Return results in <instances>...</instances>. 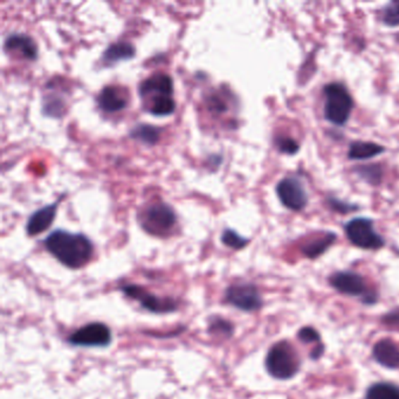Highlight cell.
<instances>
[{
	"instance_id": "cell-9",
	"label": "cell",
	"mask_w": 399,
	"mask_h": 399,
	"mask_svg": "<svg viewBox=\"0 0 399 399\" xmlns=\"http://www.w3.org/2000/svg\"><path fill=\"white\" fill-rule=\"evenodd\" d=\"M68 342L78 347H107L111 342V328L101 322H92L73 333Z\"/></svg>"
},
{
	"instance_id": "cell-7",
	"label": "cell",
	"mask_w": 399,
	"mask_h": 399,
	"mask_svg": "<svg viewBox=\"0 0 399 399\" xmlns=\"http://www.w3.org/2000/svg\"><path fill=\"white\" fill-rule=\"evenodd\" d=\"M225 300L231 306L247 313L260 309L264 303L257 286L252 283H237L230 286L225 293Z\"/></svg>"
},
{
	"instance_id": "cell-13",
	"label": "cell",
	"mask_w": 399,
	"mask_h": 399,
	"mask_svg": "<svg viewBox=\"0 0 399 399\" xmlns=\"http://www.w3.org/2000/svg\"><path fill=\"white\" fill-rule=\"evenodd\" d=\"M372 357L383 368L396 370L399 368V348L393 340L383 338L374 345Z\"/></svg>"
},
{
	"instance_id": "cell-17",
	"label": "cell",
	"mask_w": 399,
	"mask_h": 399,
	"mask_svg": "<svg viewBox=\"0 0 399 399\" xmlns=\"http://www.w3.org/2000/svg\"><path fill=\"white\" fill-rule=\"evenodd\" d=\"M135 47L129 42H120L109 46L104 53V61L106 63H116L134 58Z\"/></svg>"
},
{
	"instance_id": "cell-28",
	"label": "cell",
	"mask_w": 399,
	"mask_h": 399,
	"mask_svg": "<svg viewBox=\"0 0 399 399\" xmlns=\"http://www.w3.org/2000/svg\"><path fill=\"white\" fill-rule=\"evenodd\" d=\"M382 322L386 326H390V327H398L399 326V309L391 310L389 313H386L384 317H382Z\"/></svg>"
},
{
	"instance_id": "cell-24",
	"label": "cell",
	"mask_w": 399,
	"mask_h": 399,
	"mask_svg": "<svg viewBox=\"0 0 399 399\" xmlns=\"http://www.w3.org/2000/svg\"><path fill=\"white\" fill-rule=\"evenodd\" d=\"M221 241L228 247L233 248V250H241L245 246H247L248 243H250L248 239L241 237L233 230H225L223 232V235H221Z\"/></svg>"
},
{
	"instance_id": "cell-1",
	"label": "cell",
	"mask_w": 399,
	"mask_h": 399,
	"mask_svg": "<svg viewBox=\"0 0 399 399\" xmlns=\"http://www.w3.org/2000/svg\"><path fill=\"white\" fill-rule=\"evenodd\" d=\"M45 247L62 265L68 269H81L93 255L92 241L81 233L54 231L45 239Z\"/></svg>"
},
{
	"instance_id": "cell-19",
	"label": "cell",
	"mask_w": 399,
	"mask_h": 399,
	"mask_svg": "<svg viewBox=\"0 0 399 399\" xmlns=\"http://www.w3.org/2000/svg\"><path fill=\"white\" fill-rule=\"evenodd\" d=\"M159 136H161V130L159 128L149 124H137L130 130L131 138L147 145H155L159 141Z\"/></svg>"
},
{
	"instance_id": "cell-25",
	"label": "cell",
	"mask_w": 399,
	"mask_h": 399,
	"mask_svg": "<svg viewBox=\"0 0 399 399\" xmlns=\"http://www.w3.org/2000/svg\"><path fill=\"white\" fill-rule=\"evenodd\" d=\"M383 23L391 27L399 26V0L386 5L383 11Z\"/></svg>"
},
{
	"instance_id": "cell-16",
	"label": "cell",
	"mask_w": 399,
	"mask_h": 399,
	"mask_svg": "<svg viewBox=\"0 0 399 399\" xmlns=\"http://www.w3.org/2000/svg\"><path fill=\"white\" fill-rule=\"evenodd\" d=\"M384 152V147L372 142H354L349 147L348 157L349 159H369L381 155Z\"/></svg>"
},
{
	"instance_id": "cell-12",
	"label": "cell",
	"mask_w": 399,
	"mask_h": 399,
	"mask_svg": "<svg viewBox=\"0 0 399 399\" xmlns=\"http://www.w3.org/2000/svg\"><path fill=\"white\" fill-rule=\"evenodd\" d=\"M5 52L12 56H19L26 60H35L38 56V49L35 40L26 35H11L4 44Z\"/></svg>"
},
{
	"instance_id": "cell-20",
	"label": "cell",
	"mask_w": 399,
	"mask_h": 399,
	"mask_svg": "<svg viewBox=\"0 0 399 399\" xmlns=\"http://www.w3.org/2000/svg\"><path fill=\"white\" fill-rule=\"evenodd\" d=\"M365 399H399V388L393 383H375L365 393Z\"/></svg>"
},
{
	"instance_id": "cell-14",
	"label": "cell",
	"mask_w": 399,
	"mask_h": 399,
	"mask_svg": "<svg viewBox=\"0 0 399 399\" xmlns=\"http://www.w3.org/2000/svg\"><path fill=\"white\" fill-rule=\"evenodd\" d=\"M97 104L106 113L123 111L128 106V94L120 87H104L97 97Z\"/></svg>"
},
{
	"instance_id": "cell-8",
	"label": "cell",
	"mask_w": 399,
	"mask_h": 399,
	"mask_svg": "<svg viewBox=\"0 0 399 399\" xmlns=\"http://www.w3.org/2000/svg\"><path fill=\"white\" fill-rule=\"evenodd\" d=\"M125 295L141 303L145 309L152 313H171L177 309V302L169 297H159L152 292L137 285H124L121 287Z\"/></svg>"
},
{
	"instance_id": "cell-3",
	"label": "cell",
	"mask_w": 399,
	"mask_h": 399,
	"mask_svg": "<svg viewBox=\"0 0 399 399\" xmlns=\"http://www.w3.org/2000/svg\"><path fill=\"white\" fill-rule=\"evenodd\" d=\"M324 93L326 97L324 117L331 123L342 127L350 117L354 107L352 97L345 86L338 82L328 83L324 87Z\"/></svg>"
},
{
	"instance_id": "cell-26",
	"label": "cell",
	"mask_w": 399,
	"mask_h": 399,
	"mask_svg": "<svg viewBox=\"0 0 399 399\" xmlns=\"http://www.w3.org/2000/svg\"><path fill=\"white\" fill-rule=\"evenodd\" d=\"M276 145L279 149V152L286 155H295L300 150V145L295 140L285 136L276 138Z\"/></svg>"
},
{
	"instance_id": "cell-2",
	"label": "cell",
	"mask_w": 399,
	"mask_h": 399,
	"mask_svg": "<svg viewBox=\"0 0 399 399\" xmlns=\"http://www.w3.org/2000/svg\"><path fill=\"white\" fill-rule=\"evenodd\" d=\"M266 370L273 379L288 381L299 374L301 360L289 341H279L269 348L266 356Z\"/></svg>"
},
{
	"instance_id": "cell-29",
	"label": "cell",
	"mask_w": 399,
	"mask_h": 399,
	"mask_svg": "<svg viewBox=\"0 0 399 399\" xmlns=\"http://www.w3.org/2000/svg\"><path fill=\"white\" fill-rule=\"evenodd\" d=\"M331 207L334 209V210L338 211V212H342V214H347V212H350V211L357 210L358 207H352V205H349V204H344L342 202H338L336 200H331Z\"/></svg>"
},
{
	"instance_id": "cell-10",
	"label": "cell",
	"mask_w": 399,
	"mask_h": 399,
	"mask_svg": "<svg viewBox=\"0 0 399 399\" xmlns=\"http://www.w3.org/2000/svg\"><path fill=\"white\" fill-rule=\"evenodd\" d=\"M276 193L283 207L292 211H301L308 203V196L302 183L294 177L283 178L276 186Z\"/></svg>"
},
{
	"instance_id": "cell-23",
	"label": "cell",
	"mask_w": 399,
	"mask_h": 399,
	"mask_svg": "<svg viewBox=\"0 0 399 399\" xmlns=\"http://www.w3.org/2000/svg\"><path fill=\"white\" fill-rule=\"evenodd\" d=\"M207 107L212 114H225L228 111V101L224 93L214 92L207 99Z\"/></svg>"
},
{
	"instance_id": "cell-4",
	"label": "cell",
	"mask_w": 399,
	"mask_h": 399,
	"mask_svg": "<svg viewBox=\"0 0 399 399\" xmlns=\"http://www.w3.org/2000/svg\"><path fill=\"white\" fill-rule=\"evenodd\" d=\"M329 283L340 294L360 297L365 305H375L379 301L377 293L370 290L364 278L352 271H340L331 274Z\"/></svg>"
},
{
	"instance_id": "cell-27",
	"label": "cell",
	"mask_w": 399,
	"mask_h": 399,
	"mask_svg": "<svg viewBox=\"0 0 399 399\" xmlns=\"http://www.w3.org/2000/svg\"><path fill=\"white\" fill-rule=\"evenodd\" d=\"M297 338L302 343L310 344V343H322L321 342V335L319 334V331L313 327H303L297 331Z\"/></svg>"
},
{
	"instance_id": "cell-6",
	"label": "cell",
	"mask_w": 399,
	"mask_h": 399,
	"mask_svg": "<svg viewBox=\"0 0 399 399\" xmlns=\"http://www.w3.org/2000/svg\"><path fill=\"white\" fill-rule=\"evenodd\" d=\"M345 233L351 244L362 250H379L386 241L374 230V223L368 218H355L345 225Z\"/></svg>"
},
{
	"instance_id": "cell-15",
	"label": "cell",
	"mask_w": 399,
	"mask_h": 399,
	"mask_svg": "<svg viewBox=\"0 0 399 399\" xmlns=\"http://www.w3.org/2000/svg\"><path fill=\"white\" fill-rule=\"evenodd\" d=\"M56 210H58V202L35 211L28 219L27 225H26V232L28 235L33 237L47 230L56 219Z\"/></svg>"
},
{
	"instance_id": "cell-5",
	"label": "cell",
	"mask_w": 399,
	"mask_h": 399,
	"mask_svg": "<svg viewBox=\"0 0 399 399\" xmlns=\"http://www.w3.org/2000/svg\"><path fill=\"white\" fill-rule=\"evenodd\" d=\"M177 223L175 211L164 203L152 204L141 216V226L152 235L164 237Z\"/></svg>"
},
{
	"instance_id": "cell-21",
	"label": "cell",
	"mask_w": 399,
	"mask_h": 399,
	"mask_svg": "<svg viewBox=\"0 0 399 399\" xmlns=\"http://www.w3.org/2000/svg\"><path fill=\"white\" fill-rule=\"evenodd\" d=\"M145 104L149 113L155 116H168L173 114L176 111L175 100L172 97H156Z\"/></svg>"
},
{
	"instance_id": "cell-22",
	"label": "cell",
	"mask_w": 399,
	"mask_h": 399,
	"mask_svg": "<svg viewBox=\"0 0 399 399\" xmlns=\"http://www.w3.org/2000/svg\"><path fill=\"white\" fill-rule=\"evenodd\" d=\"M355 171L357 172L358 176L365 182H368L372 185H379L382 182L383 170L379 166H364L355 168Z\"/></svg>"
},
{
	"instance_id": "cell-18",
	"label": "cell",
	"mask_w": 399,
	"mask_h": 399,
	"mask_svg": "<svg viewBox=\"0 0 399 399\" xmlns=\"http://www.w3.org/2000/svg\"><path fill=\"white\" fill-rule=\"evenodd\" d=\"M336 240V234L327 233L324 237L317 238L313 241H309L308 244L302 246V253L306 255L308 259H317L320 255L324 254L331 245L334 244Z\"/></svg>"
},
{
	"instance_id": "cell-11",
	"label": "cell",
	"mask_w": 399,
	"mask_h": 399,
	"mask_svg": "<svg viewBox=\"0 0 399 399\" xmlns=\"http://www.w3.org/2000/svg\"><path fill=\"white\" fill-rule=\"evenodd\" d=\"M172 94L173 81L166 73H156L140 85V97L145 104L156 97H172Z\"/></svg>"
},
{
	"instance_id": "cell-30",
	"label": "cell",
	"mask_w": 399,
	"mask_h": 399,
	"mask_svg": "<svg viewBox=\"0 0 399 399\" xmlns=\"http://www.w3.org/2000/svg\"><path fill=\"white\" fill-rule=\"evenodd\" d=\"M324 343L319 344L313 351H312V354H310V358L313 360V361H317L319 358H321V356L324 355Z\"/></svg>"
}]
</instances>
